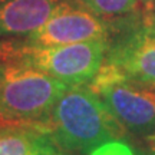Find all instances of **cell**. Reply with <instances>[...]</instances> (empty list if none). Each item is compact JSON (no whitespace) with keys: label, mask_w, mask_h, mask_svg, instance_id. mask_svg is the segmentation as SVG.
Here are the masks:
<instances>
[{"label":"cell","mask_w":155,"mask_h":155,"mask_svg":"<svg viewBox=\"0 0 155 155\" xmlns=\"http://www.w3.org/2000/svg\"><path fill=\"white\" fill-rule=\"evenodd\" d=\"M48 127L68 152H89L106 141L122 138L125 131L89 85L71 86L62 94L50 112Z\"/></svg>","instance_id":"cell-1"},{"label":"cell","mask_w":155,"mask_h":155,"mask_svg":"<svg viewBox=\"0 0 155 155\" xmlns=\"http://www.w3.org/2000/svg\"><path fill=\"white\" fill-rule=\"evenodd\" d=\"M109 40L61 46H36L25 39L0 40V62H17L38 69L69 86L91 83L104 65Z\"/></svg>","instance_id":"cell-2"},{"label":"cell","mask_w":155,"mask_h":155,"mask_svg":"<svg viewBox=\"0 0 155 155\" xmlns=\"http://www.w3.org/2000/svg\"><path fill=\"white\" fill-rule=\"evenodd\" d=\"M69 85L17 62H0V116L17 124H46Z\"/></svg>","instance_id":"cell-3"},{"label":"cell","mask_w":155,"mask_h":155,"mask_svg":"<svg viewBox=\"0 0 155 155\" xmlns=\"http://www.w3.org/2000/svg\"><path fill=\"white\" fill-rule=\"evenodd\" d=\"M89 88L99 95L124 129L138 135H155V89L128 82L105 65Z\"/></svg>","instance_id":"cell-4"},{"label":"cell","mask_w":155,"mask_h":155,"mask_svg":"<svg viewBox=\"0 0 155 155\" xmlns=\"http://www.w3.org/2000/svg\"><path fill=\"white\" fill-rule=\"evenodd\" d=\"M104 65L128 82L155 89V26L141 20L115 32Z\"/></svg>","instance_id":"cell-5"},{"label":"cell","mask_w":155,"mask_h":155,"mask_svg":"<svg viewBox=\"0 0 155 155\" xmlns=\"http://www.w3.org/2000/svg\"><path fill=\"white\" fill-rule=\"evenodd\" d=\"M114 33L115 26L112 23L72 0H63L49 20L25 40L36 46H61L99 39L109 40Z\"/></svg>","instance_id":"cell-6"},{"label":"cell","mask_w":155,"mask_h":155,"mask_svg":"<svg viewBox=\"0 0 155 155\" xmlns=\"http://www.w3.org/2000/svg\"><path fill=\"white\" fill-rule=\"evenodd\" d=\"M63 0H0V39L28 38L40 29Z\"/></svg>","instance_id":"cell-7"},{"label":"cell","mask_w":155,"mask_h":155,"mask_svg":"<svg viewBox=\"0 0 155 155\" xmlns=\"http://www.w3.org/2000/svg\"><path fill=\"white\" fill-rule=\"evenodd\" d=\"M0 155H66L46 124L0 127Z\"/></svg>","instance_id":"cell-8"},{"label":"cell","mask_w":155,"mask_h":155,"mask_svg":"<svg viewBox=\"0 0 155 155\" xmlns=\"http://www.w3.org/2000/svg\"><path fill=\"white\" fill-rule=\"evenodd\" d=\"M115 26V32L142 20L138 0H72Z\"/></svg>","instance_id":"cell-9"},{"label":"cell","mask_w":155,"mask_h":155,"mask_svg":"<svg viewBox=\"0 0 155 155\" xmlns=\"http://www.w3.org/2000/svg\"><path fill=\"white\" fill-rule=\"evenodd\" d=\"M88 155H137V152L128 142L122 141V138H118L106 141L104 144L92 148Z\"/></svg>","instance_id":"cell-10"},{"label":"cell","mask_w":155,"mask_h":155,"mask_svg":"<svg viewBox=\"0 0 155 155\" xmlns=\"http://www.w3.org/2000/svg\"><path fill=\"white\" fill-rule=\"evenodd\" d=\"M138 2L141 5V9H142V20H147L152 13L155 0H138Z\"/></svg>","instance_id":"cell-11"},{"label":"cell","mask_w":155,"mask_h":155,"mask_svg":"<svg viewBox=\"0 0 155 155\" xmlns=\"http://www.w3.org/2000/svg\"><path fill=\"white\" fill-rule=\"evenodd\" d=\"M145 25H150V26H155V3H154V9H152V13L151 16L147 19V20H142Z\"/></svg>","instance_id":"cell-12"},{"label":"cell","mask_w":155,"mask_h":155,"mask_svg":"<svg viewBox=\"0 0 155 155\" xmlns=\"http://www.w3.org/2000/svg\"><path fill=\"white\" fill-rule=\"evenodd\" d=\"M10 124H17V122H9V121H6V119H3V118L0 116V127H3V125H10Z\"/></svg>","instance_id":"cell-13"},{"label":"cell","mask_w":155,"mask_h":155,"mask_svg":"<svg viewBox=\"0 0 155 155\" xmlns=\"http://www.w3.org/2000/svg\"><path fill=\"white\" fill-rule=\"evenodd\" d=\"M141 155H155V147H152V148H150L148 151H145V152H142Z\"/></svg>","instance_id":"cell-14"},{"label":"cell","mask_w":155,"mask_h":155,"mask_svg":"<svg viewBox=\"0 0 155 155\" xmlns=\"http://www.w3.org/2000/svg\"><path fill=\"white\" fill-rule=\"evenodd\" d=\"M66 155H68V154H66Z\"/></svg>","instance_id":"cell-15"}]
</instances>
